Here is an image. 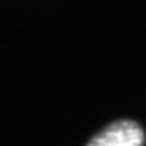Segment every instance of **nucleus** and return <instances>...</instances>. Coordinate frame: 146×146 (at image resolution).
<instances>
[{
  "mask_svg": "<svg viewBox=\"0 0 146 146\" xmlns=\"http://www.w3.org/2000/svg\"><path fill=\"white\" fill-rule=\"evenodd\" d=\"M145 133L134 120H115L94 135L85 146H142Z\"/></svg>",
  "mask_w": 146,
  "mask_h": 146,
  "instance_id": "f257e3e1",
  "label": "nucleus"
}]
</instances>
